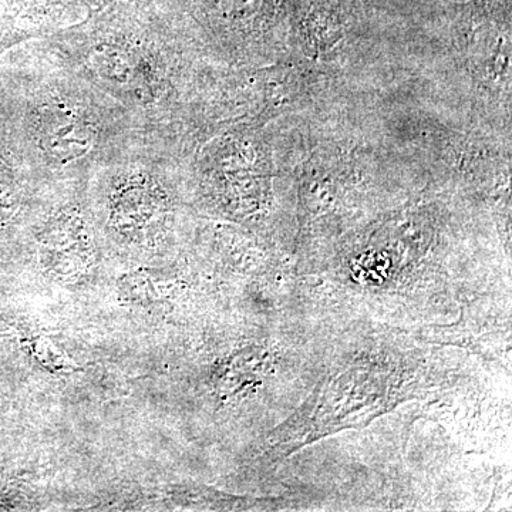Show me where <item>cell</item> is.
<instances>
[{
    "instance_id": "2",
    "label": "cell",
    "mask_w": 512,
    "mask_h": 512,
    "mask_svg": "<svg viewBox=\"0 0 512 512\" xmlns=\"http://www.w3.org/2000/svg\"><path fill=\"white\" fill-rule=\"evenodd\" d=\"M39 127L43 150L56 163L67 164L82 158L93 146L92 124L67 104L47 103Z\"/></svg>"
},
{
    "instance_id": "1",
    "label": "cell",
    "mask_w": 512,
    "mask_h": 512,
    "mask_svg": "<svg viewBox=\"0 0 512 512\" xmlns=\"http://www.w3.org/2000/svg\"><path fill=\"white\" fill-rule=\"evenodd\" d=\"M167 217V195L146 174L130 175L111 195V224L128 241L143 244L161 237Z\"/></svg>"
},
{
    "instance_id": "3",
    "label": "cell",
    "mask_w": 512,
    "mask_h": 512,
    "mask_svg": "<svg viewBox=\"0 0 512 512\" xmlns=\"http://www.w3.org/2000/svg\"><path fill=\"white\" fill-rule=\"evenodd\" d=\"M43 252L50 271L62 276L82 274L93 256L82 218L73 212H62L47 222Z\"/></svg>"
}]
</instances>
